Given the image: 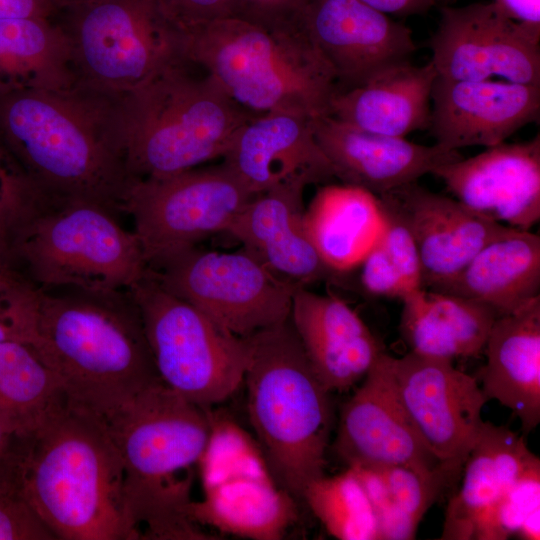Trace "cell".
<instances>
[{
    "instance_id": "1",
    "label": "cell",
    "mask_w": 540,
    "mask_h": 540,
    "mask_svg": "<svg viewBox=\"0 0 540 540\" xmlns=\"http://www.w3.org/2000/svg\"><path fill=\"white\" fill-rule=\"evenodd\" d=\"M122 99L76 84L0 94V139L53 201L122 212L132 182Z\"/></svg>"
},
{
    "instance_id": "2",
    "label": "cell",
    "mask_w": 540,
    "mask_h": 540,
    "mask_svg": "<svg viewBox=\"0 0 540 540\" xmlns=\"http://www.w3.org/2000/svg\"><path fill=\"white\" fill-rule=\"evenodd\" d=\"M25 343L57 376L69 407L103 422L162 382L129 290L37 287Z\"/></svg>"
},
{
    "instance_id": "3",
    "label": "cell",
    "mask_w": 540,
    "mask_h": 540,
    "mask_svg": "<svg viewBox=\"0 0 540 540\" xmlns=\"http://www.w3.org/2000/svg\"><path fill=\"white\" fill-rule=\"evenodd\" d=\"M124 471V503L137 539H213L191 516L194 469L211 431V408L162 382L104 422Z\"/></svg>"
},
{
    "instance_id": "4",
    "label": "cell",
    "mask_w": 540,
    "mask_h": 540,
    "mask_svg": "<svg viewBox=\"0 0 540 540\" xmlns=\"http://www.w3.org/2000/svg\"><path fill=\"white\" fill-rule=\"evenodd\" d=\"M124 471L103 421L68 407L29 442L20 491L61 540H137Z\"/></svg>"
},
{
    "instance_id": "5",
    "label": "cell",
    "mask_w": 540,
    "mask_h": 540,
    "mask_svg": "<svg viewBox=\"0 0 540 540\" xmlns=\"http://www.w3.org/2000/svg\"><path fill=\"white\" fill-rule=\"evenodd\" d=\"M187 58L253 116L329 114L336 77L298 23L265 26L240 17L186 31Z\"/></svg>"
},
{
    "instance_id": "6",
    "label": "cell",
    "mask_w": 540,
    "mask_h": 540,
    "mask_svg": "<svg viewBox=\"0 0 540 540\" xmlns=\"http://www.w3.org/2000/svg\"><path fill=\"white\" fill-rule=\"evenodd\" d=\"M243 383L257 443L277 481L296 500L324 475L333 424L330 392L287 321L247 337Z\"/></svg>"
},
{
    "instance_id": "7",
    "label": "cell",
    "mask_w": 540,
    "mask_h": 540,
    "mask_svg": "<svg viewBox=\"0 0 540 540\" xmlns=\"http://www.w3.org/2000/svg\"><path fill=\"white\" fill-rule=\"evenodd\" d=\"M122 113L132 179L168 176L222 157L238 129L254 117L190 60L126 95Z\"/></svg>"
},
{
    "instance_id": "8",
    "label": "cell",
    "mask_w": 540,
    "mask_h": 540,
    "mask_svg": "<svg viewBox=\"0 0 540 540\" xmlns=\"http://www.w3.org/2000/svg\"><path fill=\"white\" fill-rule=\"evenodd\" d=\"M116 214L89 201H53L19 237L11 270L42 289L129 290L148 266Z\"/></svg>"
},
{
    "instance_id": "9",
    "label": "cell",
    "mask_w": 540,
    "mask_h": 540,
    "mask_svg": "<svg viewBox=\"0 0 540 540\" xmlns=\"http://www.w3.org/2000/svg\"><path fill=\"white\" fill-rule=\"evenodd\" d=\"M76 84L124 98L189 60L186 31L156 0H87L60 11Z\"/></svg>"
},
{
    "instance_id": "10",
    "label": "cell",
    "mask_w": 540,
    "mask_h": 540,
    "mask_svg": "<svg viewBox=\"0 0 540 540\" xmlns=\"http://www.w3.org/2000/svg\"><path fill=\"white\" fill-rule=\"evenodd\" d=\"M129 291L164 385L204 408L237 391L250 359L247 337L233 334L170 293L149 268Z\"/></svg>"
},
{
    "instance_id": "11",
    "label": "cell",
    "mask_w": 540,
    "mask_h": 540,
    "mask_svg": "<svg viewBox=\"0 0 540 540\" xmlns=\"http://www.w3.org/2000/svg\"><path fill=\"white\" fill-rule=\"evenodd\" d=\"M203 497L193 520L253 540L281 539L297 519L295 498L275 480L262 450L241 426L211 410V431L198 464Z\"/></svg>"
},
{
    "instance_id": "12",
    "label": "cell",
    "mask_w": 540,
    "mask_h": 540,
    "mask_svg": "<svg viewBox=\"0 0 540 540\" xmlns=\"http://www.w3.org/2000/svg\"><path fill=\"white\" fill-rule=\"evenodd\" d=\"M254 195L223 163L162 177L134 179L122 205L148 268L156 269L225 232Z\"/></svg>"
},
{
    "instance_id": "13",
    "label": "cell",
    "mask_w": 540,
    "mask_h": 540,
    "mask_svg": "<svg viewBox=\"0 0 540 540\" xmlns=\"http://www.w3.org/2000/svg\"><path fill=\"white\" fill-rule=\"evenodd\" d=\"M150 270L170 293L240 337L287 321L302 286L277 276L244 249L194 247Z\"/></svg>"
},
{
    "instance_id": "14",
    "label": "cell",
    "mask_w": 540,
    "mask_h": 540,
    "mask_svg": "<svg viewBox=\"0 0 540 540\" xmlns=\"http://www.w3.org/2000/svg\"><path fill=\"white\" fill-rule=\"evenodd\" d=\"M540 38L514 23L491 2L443 7L430 39L438 76L540 86Z\"/></svg>"
},
{
    "instance_id": "15",
    "label": "cell",
    "mask_w": 540,
    "mask_h": 540,
    "mask_svg": "<svg viewBox=\"0 0 540 540\" xmlns=\"http://www.w3.org/2000/svg\"><path fill=\"white\" fill-rule=\"evenodd\" d=\"M399 400L422 442L440 462H465L488 402L476 376L453 360L409 351L393 358Z\"/></svg>"
},
{
    "instance_id": "16",
    "label": "cell",
    "mask_w": 540,
    "mask_h": 540,
    "mask_svg": "<svg viewBox=\"0 0 540 540\" xmlns=\"http://www.w3.org/2000/svg\"><path fill=\"white\" fill-rule=\"evenodd\" d=\"M297 23L333 71L338 91L410 60L416 50L409 27L360 0H307Z\"/></svg>"
},
{
    "instance_id": "17",
    "label": "cell",
    "mask_w": 540,
    "mask_h": 540,
    "mask_svg": "<svg viewBox=\"0 0 540 540\" xmlns=\"http://www.w3.org/2000/svg\"><path fill=\"white\" fill-rule=\"evenodd\" d=\"M393 358L383 351L342 406L333 449L347 466H407L429 472L440 461L422 442L399 400Z\"/></svg>"
},
{
    "instance_id": "18",
    "label": "cell",
    "mask_w": 540,
    "mask_h": 540,
    "mask_svg": "<svg viewBox=\"0 0 540 540\" xmlns=\"http://www.w3.org/2000/svg\"><path fill=\"white\" fill-rule=\"evenodd\" d=\"M466 207L503 225L530 230L540 220V136L502 142L432 172Z\"/></svg>"
},
{
    "instance_id": "19",
    "label": "cell",
    "mask_w": 540,
    "mask_h": 540,
    "mask_svg": "<svg viewBox=\"0 0 540 540\" xmlns=\"http://www.w3.org/2000/svg\"><path fill=\"white\" fill-rule=\"evenodd\" d=\"M378 197L409 228L420 256L423 288L430 290L448 283L484 246L512 229L416 182Z\"/></svg>"
},
{
    "instance_id": "20",
    "label": "cell",
    "mask_w": 540,
    "mask_h": 540,
    "mask_svg": "<svg viewBox=\"0 0 540 540\" xmlns=\"http://www.w3.org/2000/svg\"><path fill=\"white\" fill-rule=\"evenodd\" d=\"M429 125L435 144L456 150L505 142L540 114V86L501 79L451 80L436 76Z\"/></svg>"
},
{
    "instance_id": "21",
    "label": "cell",
    "mask_w": 540,
    "mask_h": 540,
    "mask_svg": "<svg viewBox=\"0 0 540 540\" xmlns=\"http://www.w3.org/2000/svg\"><path fill=\"white\" fill-rule=\"evenodd\" d=\"M296 177L254 195L225 232L277 276L306 286L336 277L312 244L304 225V191Z\"/></svg>"
},
{
    "instance_id": "22",
    "label": "cell",
    "mask_w": 540,
    "mask_h": 540,
    "mask_svg": "<svg viewBox=\"0 0 540 540\" xmlns=\"http://www.w3.org/2000/svg\"><path fill=\"white\" fill-rule=\"evenodd\" d=\"M313 129L334 177L376 196L416 182L462 157L458 151L437 144L422 145L405 137L367 132L330 115L313 118Z\"/></svg>"
},
{
    "instance_id": "23",
    "label": "cell",
    "mask_w": 540,
    "mask_h": 540,
    "mask_svg": "<svg viewBox=\"0 0 540 540\" xmlns=\"http://www.w3.org/2000/svg\"><path fill=\"white\" fill-rule=\"evenodd\" d=\"M222 158L253 195L296 177L311 184L334 177L316 140L313 118L296 113L252 117L235 133Z\"/></svg>"
},
{
    "instance_id": "24",
    "label": "cell",
    "mask_w": 540,
    "mask_h": 540,
    "mask_svg": "<svg viewBox=\"0 0 540 540\" xmlns=\"http://www.w3.org/2000/svg\"><path fill=\"white\" fill-rule=\"evenodd\" d=\"M289 319L313 371L330 393L349 390L383 352L358 313L333 294L298 287Z\"/></svg>"
},
{
    "instance_id": "25",
    "label": "cell",
    "mask_w": 540,
    "mask_h": 540,
    "mask_svg": "<svg viewBox=\"0 0 540 540\" xmlns=\"http://www.w3.org/2000/svg\"><path fill=\"white\" fill-rule=\"evenodd\" d=\"M476 377L487 400L513 412L528 434L540 423V296L497 317Z\"/></svg>"
},
{
    "instance_id": "26",
    "label": "cell",
    "mask_w": 540,
    "mask_h": 540,
    "mask_svg": "<svg viewBox=\"0 0 540 540\" xmlns=\"http://www.w3.org/2000/svg\"><path fill=\"white\" fill-rule=\"evenodd\" d=\"M538 459L523 435L484 421L464 462L461 485L448 501L440 539L474 540L485 515Z\"/></svg>"
},
{
    "instance_id": "27",
    "label": "cell",
    "mask_w": 540,
    "mask_h": 540,
    "mask_svg": "<svg viewBox=\"0 0 540 540\" xmlns=\"http://www.w3.org/2000/svg\"><path fill=\"white\" fill-rule=\"evenodd\" d=\"M436 76L430 61L389 66L360 86L338 91L328 115L367 132L406 137L429 125Z\"/></svg>"
},
{
    "instance_id": "28",
    "label": "cell",
    "mask_w": 540,
    "mask_h": 540,
    "mask_svg": "<svg viewBox=\"0 0 540 540\" xmlns=\"http://www.w3.org/2000/svg\"><path fill=\"white\" fill-rule=\"evenodd\" d=\"M484 303L498 316L513 313L540 291V237L512 228L484 246L448 283L436 290Z\"/></svg>"
},
{
    "instance_id": "29",
    "label": "cell",
    "mask_w": 540,
    "mask_h": 540,
    "mask_svg": "<svg viewBox=\"0 0 540 540\" xmlns=\"http://www.w3.org/2000/svg\"><path fill=\"white\" fill-rule=\"evenodd\" d=\"M402 303L400 331L410 351L450 360L478 356L499 317L484 303L426 288Z\"/></svg>"
},
{
    "instance_id": "30",
    "label": "cell",
    "mask_w": 540,
    "mask_h": 540,
    "mask_svg": "<svg viewBox=\"0 0 540 540\" xmlns=\"http://www.w3.org/2000/svg\"><path fill=\"white\" fill-rule=\"evenodd\" d=\"M383 224L378 196L345 183L319 188L304 212V225L312 244L336 274L360 265Z\"/></svg>"
},
{
    "instance_id": "31",
    "label": "cell",
    "mask_w": 540,
    "mask_h": 540,
    "mask_svg": "<svg viewBox=\"0 0 540 540\" xmlns=\"http://www.w3.org/2000/svg\"><path fill=\"white\" fill-rule=\"evenodd\" d=\"M76 85L68 38L51 18L0 20V94Z\"/></svg>"
},
{
    "instance_id": "32",
    "label": "cell",
    "mask_w": 540,
    "mask_h": 540,
    "mask_svg": "<svg viewBox=\"0 0 540 540\" xmlns=\"http://www.w3.org/2000/svg\"><path fill=\"white\" fill-rule=\"evenodd\" d=\"M68 407L59 379L31 346L0 341V422L4 426L30 442Z\"/></svg>"
},
{
    "instance_id": "33",
    "label": "cell",
    "mask_w": 540,
    "mask_h": 540,
    "mask_svg": "<svg viewBox=\"0 0 540 540\" xmlns=\"http://www.w3.org/2000/svg\"><path fill=\"white\" fill-rule=\"evenodd\" d=\"M326 531L340 540H381L377 517L352 467L310 482L302 496Z\"/></svg>"
},
{
    "instance_id": "34",
    "label": "cell",
    "mask_w": 540,
    "mask_h": 540,
    "mask_svg": "<svg viewBox=\"0 0 540 540\" xmlns=\"http://www.w3.org/2000/svg\"><path fill=\"white\" fill-rule=\"evenodd\" d=\"M51 202L0 139V271L11 269L19 237Z\"/></svg>"
},
{
    "instance_id": "35",
    "label": "cell",
    "mask_w": 540,
    "mask_h": 540,
    "mask_svg": "<svg viewBox=\"0 0 540 540\" xmlns=\"http://www.w3.org/2000/svg\"><path fill=\"white\" fill-rule=\"evenodd\" d=\"M463 463L439 462L429 472L407 466H390L381 471L390 495L408 528L416 535L429 508L462 473Z\"/></svg>"
},
{
    "instance_id": "36",
    "label": "cell",
    "mask_w": 540,
    "mask_h": 540,
    "mask_svg": "<svg viewBox=\"0 0 540 540\" xmlns=\"http://www.w3.org/2000/svg\"><path fill=\"white\" fill-rule=\"evenodd\" d=\"M540 510V459L526 468L478 525L474 540H505Z\"/></svg>"
},
{
    "instance_id": "37",
    "label": "cell",
    "mask_w": 540,
    "mask_h": 540,
    "mask_svg": "<svg viewBox=\"0 0 540 540\" xmlns=\"http://www.w3.org/2000/svg\"><path fill=\"white\" fill-rule=\"evenodd\" d=\"M36 286L18 272L0 271V341L25 343Z\"/></svg>"
},
{
    "instance_id": "38",
    "label": "cell",
    "mask_w": 540,
    "mask_h": 540,
    "mask_svg": "<svg viewBox=\"0 0 540 540\" xmlns=\"http://www.w3.org/2000/svg\"><path fill=\"white\" fill-rule=\"evenodd\" d=\"M381 206L384 224L379 241L411 294L423 288L422 267L415 240L402 219L382 202Z\"/></svg>"
},
{
    "instance_id": "39",
    "label": "cell",
    "mask_w": 540,
    "mask_h": 540,
    "mask_svg": "<svg viewBox=\"0 0 540 540\" xmlns=\"http://www.w3.org/2000/svg\"><path fill=\"white\" fill-rule=\"evenodd\" d=\"M348 467H352L356 472L372 504L378 520L381 540L415 539L416 535L401 517L381 471L363 466Z\"/></svg>"
},
{
    "instance_id": "40",
    "label": "cell",
    "mask_w": 540,
    "mask_h": 540,
    "mask_svg": "<svg viewBox=\"0 0 540 540\" xmlns=\"http://www.w3.org/2000/svg\"><path fill=\"white\" fill-rule=\"evenodd\" d=\"M19 490L0 489V540H55Z\"/></svg>"
},
{
    "instance_id": "41",
    "label": "cell",
    "mask_w": 540,
    "mask_h": 540,
    "mask_svg": "<svg viewBox=\"0 0 540 540\" xmlns=\"http://www.w3.org/2000/svg\"><path fill=\"white\" fill-rule=\"evenodd\" d=\"M360 281L365 291L375 297L403 300L409 291L390 260L379 237L360 263Z\"/></svg>"
},
{
    "instance_id": "42",
    "label": "cell",
    "mask_w": 540,
    "mask_h": 540,
    "mask_svg": "<svg viewBox=\"0 0 540 540\" xmlns=\"http://www.w3.org/2000/svg\"><path fill=\"white\" fill-rule=\"evenodd\" d=\"M166 16L187 31L236 15V0H156Z\"/></svg>"
},
{
    "instance_id": "43",
    "label": "cell",
    "mask_w": 540,
    "mask_h": 540,
    "mask_svg": "<svg viewBox=\"0 0 540 540\" xmlns=\"http://www.w3.org/2000/svg\"><path fill=\"white\" fill-rule=\"evenodd\" d=\"M307 0H236V15L265 26L297 23Z\"/></svg>"
},
{
    "instance_id": "44",
    "label": "cell",
    "mask_w": 540,
    "mask_h": 540,
    "mask_svg": "<svg viewBox=\"0 0 540 540\" xmlns=\"http://www.w3.org/2000/svg\"><path fill=\"white\" fill-rule=\"evenodd\" d=\"M28 444L0 422V489L20 491Z\"/></svg>"
},
{
    "instance_id": "45",
    "label": "cell",
    "mask_w": 540,
    "mask_h": 540,
    "mask_svg": "<svg viewBox=\"0 0 540 540\" xmlns=\"http://www.w3.org/2000/svg\"><path fill=\"white\" fill-rule=\"evenodd\" d=\"M500 12L540 38V0H492Z\"/></svg>"
},
{
    "instance_id": "46",
    "label": "cell",
    "mask_w": 540,
    "mask_h": 540,
    "mask_svg": "<svg viewBox=\"0 0 540 540\" xmlns=\"http://www.w3.org/2000/svg\"><path fill=\"white\" fill-rule=\"evenodd\" d=\"M54 13L50 0H0V20L27 17L51 18Z\"/></svg>"
},
{
    "instance_id": "47",
    "label": "cell",
    "mask_w": 540,
    "mask_h": 540,
    "mask_svg": "<svg viewBox=\"0 0 540 540\" xmlns=\"http://www.w3.org/2000/svg\"><path fill=\"white\" fill-rule=\"evenodd\" d=\"M387 15L408 16L427 11L436 0H360Z\"/></svg>"
},
{
    "instance_id": "48",
    "label": "cell",
    "mask_w": 540,
    "mask_h": 540,
    "mask_svg": "<svg viewBox=\"0 0 540 540\" xmlns=\"http://www.w3.org/2000/svg\"><path fill=\"white\" fill-rule=\"evenodd\" d=\"M87 0H50L55 13L60 12L64 9H67L69 7H72L74 5L80 4L82 2H85Z\"/></svg>"
},
{
    "instance_id": "49",
    "label": "cell",
    "mask_w": 540,
    "mask_h": 540,
    "mask_svg": "<svg viewBox=\"0 0 540 540\" xmlns=\"http://www.w3.org/2000/svg\"><path fill=\"white\" fill-rule=\"evenodd\" d=\"M2 271V270H1Z\"/></svg>"
}]
</instances>
